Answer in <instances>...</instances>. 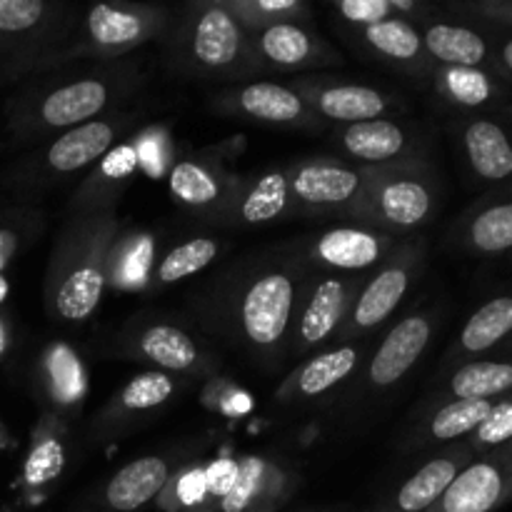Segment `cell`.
I'll use <instances>...</instances> for the list:
<instances>
[{
    "label": "cell",
    "instance_id": "cell-1",
    "mask_svg": "<svg viewBox=\"0 0 512 512\" xmlns=\"http://www.w3.org/2000/svg\"><path fill=\"white\" fill-rule=\"evenodd\" d=\"M310 273L295 250L253 255L223 270L190 300V308L208 333L228 340L255 363L278 365L290 355L295 310Z\"/></svg>",
    "mask_w": 512,
    "mask_h": 512
},
{
    "label": "cell",
    "instance_id": "cell-2",
    "mask_svg": "<svg viewBox=\"0 0 512 512\" xmlns=\"http://www.w3.org/2000/svg\"><path fill=\"white\" fill-rule=\"evenodd\" d=\"M55 73V70H53ZM33 80L8 100L5 118L15 145H38L53 135L128 108L143 90L145 75L130 60L88 63L78 73Z\"/></svg>",
    "mask_w": 512,
    "mask_h": 512
},
{
    "label": "cell",
    "instance_id": "cell-3",
    "mask_svg": "<svg viewBox=\"0 0 512 512\" xmlns=\"http://www.w3.org/2000/svg\"><path fill=\"white\" fill-rule=\"evenodd\" d=\"M120 235L115 208L68 213L45 268V313L65 325H80L100 308L108 288L110 250Z\"/></svg>",
    "mask_w": 512,
    "mask_h": 512
},
{
    "label": "cell",
    "instance_id": "cell-4",
    "mask_svg": "<svg viewBox=\"0 0 512 512\" xmlns=\"http://www.w3.org/2000/svg\"><path fill=\"white\" fill-rule=\"evenodd\" d=\"M163 40L168 65L185 78L228 85L260 80L250 35L223 0L185 5Z\"/></svg>",
    "mask_w": 512,
    "mask_h": 512
},
{
    "label": "cell",
    "instance_id": "cell-5",
    "mask_svg": "<svg viewBox=\"0 0 512 512\" xmlns=\"http://www.w3.org/2000/svg\"><path fill=\"white\" fill-rule=\"evenodd\" d=\"M140 120H143L140 110L123 108L105 118L90 120L78 128L53 135L33 145L18 163H13V168L5 175V183L23 198H40L70 183L83 170L93 168L98 160H103L110 150L118 148L140 128Z\"/></svg>",
    "mask_w": 512,
    "mask_h": 512
},
{
    "label": "cell",
    "instance_id": "cell-6",
    "mask_svg": "<svg viewBox=\"0 0 512 512\" xmlns=\"http://www.w3.org/2000/svg\"><path fill=\"white\" fill-rule=\"evenodd\" d=\"M175 13L153 3H100L78 15L68 38L35 68L30 78L70 63H113L155 38H165Z\"/></svg>",
    "mask_w": 512,
    "mask_h": 512
},
{
    "label": "cell",
    "instance_id": "cell-7",
    "mask_svg": "<svg viewBox=\"0 0 512 512\" xmlns=\"http://www.w3.org/2000/svg\"><path fill=\"white\" fill-rule=\"evenodd\" d=\"M365 183L345 218L360 228L405 238L435 218L440 178L430 163L363 168Z\"/></svg>",
    "mask_w": 512,
    "mask_h": 512
},
{
    "label": "cell",
    "instance_id": "cell-8",
    "mask_svg": "<svg viewBox=\"0 0 512 512\" xmlns=\"http://www.w3.org/2000/svg\"><path fill=\"white\" fill-rule=\"evenodd\" d=\"M75 10L50 0H0V75L25 80L68 38Z\"/></svg>",
    "mask_w": 512,
    "mask_h": 512
},
{
    "label": "cell",
    "instance_id": "cell-9",
    "mask_svg": "<svg viewBox=\"0 0 512 512\" xmlns=\"http://www.w3.org/2000/svg\"><path fill=\"white\" fill-rule=\"evenodd\" d=\"M118 353L185 380L208 378L218 368V358L210 353L208 345L180 325L158 318L130 320L118 335Z\"/></svg>",
    "mask_w": 512,
    "mask_h": 512
},
{
    "label": "cell",
    "instance_id": "cell-10",
    "mask_svg": "<svg viewBox=\"0 0 512 512\" xmlns=\"http://www.w3.org/2000/svg\"><path fill=\"white\" fill-rule=\"evenodd\" d=\"M425 263V243L420 238H403L395 245L393 253L375 268L370 278H365L348 323L340 330V343H350L370 330L380 328L395 310L400 308L413 288L418 270Z\"/></svg>",
    "mask_w": 512,
    "mask_h": 512
},
{
    "label": "cell",
    "instance_id": "cell-11",
    "mask_svg": "<svg viewBox=\"0 0 512 512\" xmlns=\"http://www.w3.org/2000/svg\"><path fill=\"white\" fill-rule=\"evenodd\" d=\"M363 283L365 278L360 275L313 270L303 295H300L298 310H295L290 355L300 358V355H308L310 350L323 348L330 340H338Z\"/></svg>",
    "mask_w": 512,
    "mask_h": 512
},
{
    "label": "cell",
    "instance_id": "cell-12",
    "mask_svg": "<svg viewBox=\"0 0 512 512\" xmlns=\"http://www.w3.org/2000/svg\"><path fill=\"white\" fill-rule=\"evenodd\" d=\"M288 85L303 98V103L320 120L333 125H353L365 123V120L393 118L395 113H403L405 110V103L398 95L373 88V85L355 83V80L310 73L293 75Z\"/></svg>",
    "mask_w": 512,
    "mask_h": 512
},
{
    "label": "cell",
    "instance_id": "cell-13",
    "mask_svg": "<svg viewBox=\"0 0 512 512\" xmlns=\"http://www.w3.org/2000/svg\"><path fill=\"white\" fill-rule=\"evenodd\" d=\"M283 170L288 178L295 215H310V218H318V215H343L345 218L365 183L363 168H355L348 160L325 158V155L295 160Z\"/></svg>",
    "mask_w": 512,
    "mask_h": 512
},
{
    "label": "cell",
    "instance_id": "cell-14",
    "mask_svg": "<svg viewBox=\"0 0 512 512\" xmlns=\"http://www.w3.org/2000/svg\"><path fill=\"white\" fill-rule=\"evenodd\" d=\"M213 110L225 118L285 130L320 133L328 125L303 103V98L288 83H275V80H250V83L228 85L213 95Z\"/></svg>",
    "mask_w": 512,
    "mask_h": 512
},
{
    "label": "cell",
    "instance_id": "cell-15",
    "mask_svg": "<svg viewBox=\"0 0 512 512\" xmlns=\"http://www.w3.org/2000/svg\"><path fill=\"white\" fill-rule=\"evenodd\" d=\"M453 135L470 175L493 190L512 188V108L458 115Z\"/></svg>",
    "mask_w": 512,
    "mask_h": 512
},
{
    "label": "cell",
    "instance_id": "cell-16",
    "mask_svg": "<svg viewBox=\"0 0 512 512\" xmlns=\"http://www.w3.org/2000/svg\"><path fill=\"white\" fill-rule=\"evenodd\" d=\"M333 143L355 168H395L428 160V140L395 118L335 125Z\"/></svg>",
    "mask_w": 512,
    "mask_h": 512
},
{
    "label": "cell",
    "instance_id": "cell-17",
    "mask_svg": "<svg viewBox=\"0 0 512 512\" xmlns=\"http://www.w3.org/2000/svg\"><path fill=\"white\" fill-rule=\"evenodd\" d=\"M183 385L185 378L160 373V370H145V373L133 375L123 388L115 390L113 398L95 415L90 440L113 443V440L133 433L138 425L153 420V415H158L165 405L173 403Z\"/></svg>",
    "mask_w": 512,
    "mask_h": 512
},
{
    "label": "cell",
    "instance_id": "cell-18",
    "mask_svg": "<svg viewBox=\"0 0 512 512\" xmlns=\"http://www.w3.org/2000/svg\"><path fill=\"white\" fill-rule=\"evenodd\" d=\"M400 240L403 238L380 233V230L345 225V228H333L325 230V233L310 235V238H305V243L290 245V248L298 253V258L310 270L358 275L360 270L378 268L393 253Z\"/></svg>",
    "mask_w": 512,
    "mask_h": 512
},
{
    "label": "cell",
    "instance_id": "cell-19",
    "mask_svg": "<svg viewBox=\"0 0 512 512\" xmlns=\"http://www.w3.org/2000/svg\"><path fill=\"white\" fill-rule=\"evenodd\" d=\"M165 180H168L175 203L215 225H220V220L225 218L230 203L243 185L240 175L230 173L223 160L210 153H195L173 160Z\"/></svg>",
    "mask_w": 512,
    "mask_h": 512
},
{
    "label": "cell",
    "instance_id": "cell-20",
    "mask_svg": "<svg viewBox=\"0 0 512 512\" xmlns=\"http://www.w3.org/2000/svg\"><path fill=\"white\" fill-rule=\"evenodd\" d=\"M260 78L268 73L310 75L315 70L343 65V55L325 38L300 23H283L250 33Z\"/></svg>",
    "mask_w": 512,
    "mask_h": 512
},
{
    "label": "cell",
    "instance_id": "cell-21",
    "mask_svg": "<svg viewBox=\"0 0 512 512\" xmlns=\"http://www.w3.org/2000/svg\"><path fill=\"white\" fill-rule=\"evenodd\" d=\"M512 500V443L460 470L428 512H493Z\"/></svg>",
    "mask_w": 512,
    "mask_h": 512
},
{
    "label": "cell",
    "instance_id": "cell-22",
    "mask_svg": "<svg viewBox=\"0 0 512 512\" xmlns=\"http://www.w3.org/2000/svg\"><path fill=\"white\" fill-rule=\"evenodd\" d=\"M70 453H73L70 423L43 410L30 435L23 473H20V488L30 503H38L60 483L70 463Z\"/></svg>",
    "mask_w": 512,
    "mask_h": 512
},
{
    "label": "cell",
    "instance_id": "cell-23",
    "mask_svg": "<svg viewBox=\"0 0 512 512\" xmlns=\"http://www.w3.org/2000/svg\"><path fill=\"white\" fill-rule=\"evenodd\" d=\"M435 320L430 313H410L390 330L368 363L365 383L373 390H388L398 385L423 358L433 338Z\"/></svg>",
    "mask_w": 512,
    "mask_h": 512
},
{
    "label": "cell",
    "instance_id": "cell-24",
    "mask_svg": "<svg viewBox=\"0 0 512 512\" xmlns=\"http://www.w3.org/2000/svg\"><path fill=\"white\" fill-rule=\"evenodd\" d=\"M298 488V478L275 460L248 455L238 460V475L218 512H273Z\"/></svg>",
    "mask_w": 512,
    "mask_h": 512
},
{
    "label": "cell",
    "instance_id": "cell-25",
    "mask_svg": "<svg viewBox=\"0 0 512 512\" xmlns=\"http://www.w3.org/2000/svg\"><path fill=\"white\" fill-rule=\"evenodd\" d=\"M38 390L45 413L70 423L78 418L88 395V370L78 350L68 343H50L38 360Z\"/></svg>",
    "mask_w": 512,
    "mask_h": 512
},
{
    "label": "cell",
    "instance_id": "cell-26",
    "mask_svg": "<svg viewBox=\"0 0 512 512\" xmlns=\"http://www.w3.org/2000/svg\"><path fill=\"white\" fill-rule=\"evenodd\" d=\"M450 240L473 255L512 253V188L493 190L470 205L455 223Z\"/></svg>",
    "mask_w": 512,
    "mask_h": 512
},
{
    "label": "cell",
    "instance_id": "cell-27",
    "mask_svg": "<svg viewBox=\"0 0 512 512\" xmlns=\"http://www.w3.org/2000/svg\"><path fill=\"white\" fill-rule=\"evenodd\" d=\"M363 360V348L353 343H340L335 348L313 355L300 363L275 393V400L283 405H300L318 400L343 385Z\"/></svg>",
    "mask_w": 512,
    "mask_h": 512
},
{
    "label": "cell",
    "instance_id": "cell-28",
    "mask_svg": "<svg viewBox=\"0 0 512 512\" xmlns=\"http://www.w3.org/2000/svg\"><path fill=\"white\" fill-rule=\"evenodd\" d=\"M353 38L378 63L390 65L393 70L420 80V83L433 80L435 63L425 53L418 28L408 20L393 18L385 20V23L370 25V28H360L355 30Z\"/></svg>",
    "mask_w": 512,
    "mask_h": 512
},
{
    "label": "cell",
    "instance_id": "cell-29",
    "mask_svg": "<svg viewBox=\"0 0 512 512\" xmlns=\"http://www.w3.org/2000/svg\"><path fill=\"white\" fill-rule=\"evenodd\" d=\"M413 25L418 28L420 38H423L425 53L435 65H443V68H480L498 73L493 40L480 33V30L435 18H425Z\"/></svg>",
    "mask_w": 512,
    "mask_h": 512
},
{
    "label": "cell",
    "instance_id": "cell-30",
    "mask_svg": "<svg viewBox=\"0 0 512 512\" xmlns=\"http://www.w3.org/2000/svg\"><path fill=\"white\" fill-rule=\"evenodd\" d=\"M140 170L138 140L130 135L128 140L110 150L103 160L88 170L80 185L75 188L73 200L68 205V213H90V210L115 208L123 190Z\"/></svg>",
    "mask_w": 512,
    "mask_h": 512
},
{
    "label": "cell",
    "instance_id": "cell-31",
    "mask_svg": "<svg viewBox=\"0 0 512 512\" xmlns=\"http://www.w3.org/2000/svg\"><path fill=\"white\" fill-rule=\"evenodd\" d=\"M175 473L173 460L165 455H143L115 470L100 490L98 508L103 512H138L158 500L170 475Z\"/></svg>",
    "mask_w": 512,
    "mask_h": 512
},
{
    "label": "cell",
    "instance_id": "cell-32",
    "mask_svg": "<svg viewBox=\"0 0 512 512\" xmlns=\"http://www.w3.org/2000/svg\"><path fill=\"white\" fill-rule=\"evenodd\" d=\"M283 218H295V208L285 170L275 168L253 180H243L220 225H225V228H260V225L278 223Z\"/></svg>",
    "mask_w": 512,
    "mask_h": 512
},
{
    "label": "cell",
    "instance_id": "cell-33",
    "mask_svg": "<svg viewBox=\"0 0 512 512\" xmlns=\"http://www.w3.org/2000/svg\"><path fill=\"white\" fill-rule=\"evenodd\" d=\"M435 93L445 105L460 110V115L490 113L508 105V83L493 70L443 68L435 65Z\"/></svg>",
    "mask_w": 512,
    "mask_h": 512
},
{
    "label": "cell",
    "instance_id": "cell-34",
    "mask_svg": "<svg viewBox=\"0 0 512 512\" xmlns=\"http://www.w3.org/2000/svg\"><path fill=\"white\" fill-rule=\"evenodd\" d=\"M473 450L468 443H458L430 458L398 488L385 512H428L453 485L460 470L468 468Z\"/></svg>",
    "mask_w": 512,
    "mask_h": 512
},
{
    "label": "cell",
    "instance_id": "cell-35",
    "mask_svg": "<svg viewBox=\"0 0 512 512\" xmlns=\"http://www.w3.org/2000/svg\"><path fill=\"white\" fill-rule=\"evenodd\" d=\"M512 335V295H495L463 325L455 345L458 358H475L498 348Z\"/></svg>",
    "mask_w": 512,
    "mask_h": 512
},
{
    "label": "cell",
    "instance_id": "cell-36",
    "mask_svg": "<svg viewBox=\"0 0 512 512\" xmlns=\"http://www.w3.org/2000/svg\"><path fill=\"white\" fill-rule=\"evenodd\" d=\"M155 238L150 233H128L115 238L110 250L108 285L118 290H143L150 285L153 275Z\"/></svg>",
    "mask_w": 512,
    "mask_h": 512
},
{
    "label": "cell",
    "instance_id": "cell-37",
    "mask_svg": "<svg viewBox=\"0 0 512 512\" xmlns=\"http://www.w3.org/2000/svg\"><path fill=\"white\" fill-rule=\"evenodd\" d=\"M512 393V360H470L448 378L453 400H495Z\"/></svg>",
    "mask_w": 512,
    "mask_h": 512
},
{
    "label": "cell",
    "instance_id": "cell-38",
    "mask_svg": "<svg viewBox=\"0 0 512 512\" xmlns=\"http://www.w3.org/2000/svg\"><path fill=\"white\" fill-rule=\"evenodd\" d=\"M495 400H450L443 403L423 423L420 445L453 443V440L470 438L493 410Z\"/></svg>",
    "mask_w": 512,
    "mask_h": 512
},
{
    "label": "cell",
    "instance_id": "cell-39",
    "mask_svg": "<svg viewBox=\"0 0 512 512\" xmlns=\"http://www.w3.org/2000/svg\"><path fill=\"white\" fill-rule=\"evenodd\" d=\"M220 255V240L210 235H195L185 243L175 245L160 258L153 268L148 288H168V285L180 283V280L198 275L208 265H213Z\"/></svg>",
    "mask_w": 512,
    "mask_h": 512
},
{
    "label": "cell",
    "instance_id": "cell-40",
    "mask_svg": "<svg viewBox=\"0 0 512 512\" xmlns=\"http://www.w3.org/2000/svg\"><path fill=\"white\" fill-rule=\"evenodd\" d=\"M333 10L340 23L353 30L370 28V25L393 18L408 20V23L430 18V5L423 0H343V3H335Z\"/></svg>",
    "mask_w": 512,
    "mask_h": 512
},
{
    "label": "cell",
    "instance_id": "cell-41",
    "mask_svg": "<svg viewBox=\"0 0 512 512\" xmlns=\"http://www.w3.org/2000/svg\"><path fill=\"white\" fill-rule=\"evenodd\" d=\"M223 3L248 35L283 23L308 25L313 18V10L305 0H223Z\"/></svg>",
    "mask_w": 512,
    "mask_h": 512
},
{
    "label": "cell",
    "instance_id": "cell-42",
    "mask_svg": "<svg viewBox=\"0 0 512 512\" xmlns=\"http://www.w3.org/2000/svg\"><path fill=\"white\" fill-rule=\"evenodd\" d=\"M155 503L163 512H218V503L208 488L205 465H185L175 470Z\"/></svg>",
    "mask_w": 512,
    "mask_h": 512
},
{
    "label": "cell",
    "instance_id": "cell-43",
    "mask_svg": "<svg viewBox=\"0 0 512 512\" xmlns=\"http://www.w3.org/2000/svg\"><path fill=\"white\" fill-rule=\"evenodd\" d=\"M508 443H512V393L493 403L485 423L468 440L473 453H490Z\"/></svg>",
    "mask_w": 512,
    "mask_h": 512
},
{
    "label": "cell",
    "instance_id": "cell-44",
    "mask_svg": "<svg viewBox=\"0 0 512 512\" xmlns=\"http://www.w3.org/2000/svg\"><path fill=\"white\" fill-rule=\"evenodd\" d=\"M205 475H208L210 495H213V500L218 503V508H220L223 498L230 493V488H233L235 475H238V463H235V460H228V458H220V460H215V463L205 465Z\"/></svg>",
    "mask_w": 512,
    "mask_h": 512
},
{
    "label": "cell",
    "instance_id": "cell-45",
    "mask_svg": "<svg viewBox=\"0 0 512 512\" xmlns=\"http://www.w3.org/2000/svg\"><path fill=\"white\" fill-rule=\"evenodd\" d=\"M458 8L463 13L478 15L483 23H495L512 30V0H478V3H465Z\"/></svg>",
    "mask_w": 512,
    "mask_h": 512
},
{
    "label": "cell",
    "instance_id": "cell-46",
    "mask_svg": "<svg viewBox=\"0 0 512 512\" xmlns=\"http://www.w3.org/2000/svg\"><path fill=\"white\" fill-rule=\"evenodd\" d=\"M493 55H495V68H498L500 78L512 80V30L508 33L493 35Z\"/></svg>",
    "mask_w": 512,
    "mask_h": 512
},
{
    "label": "cell",
    "instance_id": "cell-47",
    "mask_svg": "<svg viewBox=\"0 0 512 512\" xmlns=\"http://www.w3.org/2000/svg\"><path fill=\"white\" fill-rule=\"evenodd\" d=\"M8 343H10V325H8V318L0 315V355L5 353Z\"/></svg>",
    "mask_w": 512,
    "mask_h": 512
},
{
    "label": "cell",
    "instance_id": "cell-48",
    "mask_svg": "<svg viewBox=\"0 0 512 512\" xmlns=\"http://www.w3.org/2000/svg\"><path fill=\"white\" fill-rule=\"evenodd\" d=\"M5 295V283H3V278H0V298H3Z\"/></svg>",
    "mask_w": 512,
    "mask_h": 512
},
{
    "label": "cell",
    "instance_id": "cell-49",
    "mask_svg": "<svg viewBox=\"0 0 512 512\" xmlns=\"http://www.w3.org/2000/svg\"><path fill=\"white\" fill-rule=\"evenodd\" d=\"M0 512H15L13 508H0Z\"/></svg>",
    "mask_w": 512,
    "mask_h": 512
},
{
    "label": "cell",
    "instance_id": "cell-50",
    "mask_svg": "<svg viewBox=\"0 0 512 512\" xmlns=\"http://www.w3.org/2000/svg\"><path fill=\"white\" fill-rule=\"evenodd\" d=\"M510 338H512V335H510Z\"/></svg>",
    "mask_w": 512,
    "mask_h": 512
}]
</instances>
